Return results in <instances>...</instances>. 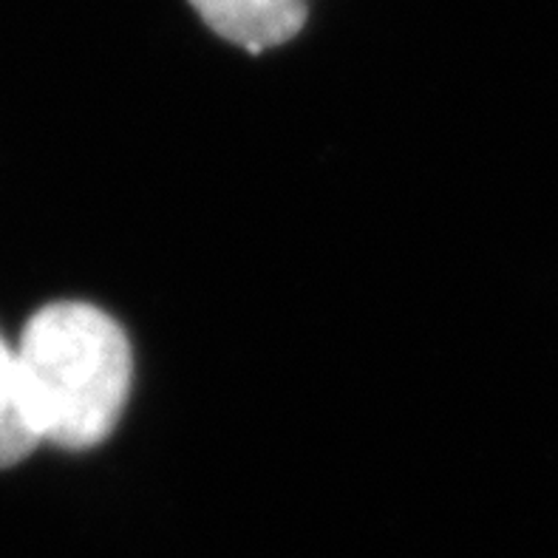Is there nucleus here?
<instances>
[{"label":"nucleus","mask_w":558,"mask_h":558,"mask_svg":"<svg viewBox=\"0 0 558 558\" xmlns=\"http://www.w3.org/2000/svg\"><path fill=\"white\" fill-rule=\"evenodd\" d=\"M14 352L43 442L85 451L111 437L131 395L134 354L108 312L83 301L43 306Z\"/></svg>","instance_id":"f257e3e1"},{"label":"nucleus","mask_w":558,"mask_h":558,"mask_svg":"<svg viewBox=\"0 0 558 558\" xmlns=\"http://www.w3.org/2000/svg\"><path fill=\"white\" fill-rule=\"evenodd\" d=\"M202 21L241 49L258 51L281 46L304 28V0H191Z\"/></svg>","instance_id":"f03ea898"},{"label":"nucleus","mask_w":558,"mask_h":558,"mask_svg":"<svg viewBox=\"0 0 558 558\" xmlns=\"http://www.w3.org/2000/svg\"><path fill=\"white\" fill-rule=\"evenodd\" d=\"M43 439L28 411L17 352L0 335V468L23 462Z\"/></svg>","instance_id":"7ed1b4c3"}]
</instances>
